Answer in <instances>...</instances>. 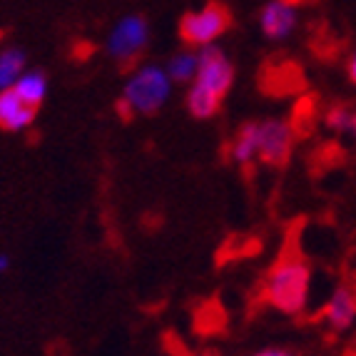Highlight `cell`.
Listing matches in <instances>:
<instances>
[{"label": "cell", "instance_id": "6da1fadb", "mask_svg": "<svg viewBox=\"0 0 356 356\" xmlns=\"http://www.w3.org/2000/svg\"><path fill=\"white\" fill-rule=\"evenodd\" d=\"M309 294H312V269L299 252H284L274 261L259 289L261 302L289 316L307 312Z\"/></svg>", "mask_w": 356, "mask_h": 356}, {"label": "cell", "instance_id": "7a4b0ae2", "mask_svg": "<svg viewBox=\"0 0 356 356\" xmlns=\"http://www.w3.org/2000/svg\"><path fill=\"white\" fill-rule=\"evenodd\" d=\"M172 80L165 67L157 65H137L130 70L122 97L118 102V113L122 118L135 115H154L160 113L165 102L172 95Z\"/></svg>", "mask_w": 356, "mask_h": 356}, {"label": "cell", "instance_id": "3957f363", "mask_svg": "<svg viewBox=\"0 0 356 356\" xmlns=\"http://www.w3.org/2000/svg\"><path fill=\"white\" fill-rule=\"evenodd\" d=\"M232 28V10L222 0H207L202 10L184 13L179 18V38L187 48H207Z\"/></svg>", "mask_w": 356, "mask_h": 356}, {"label": "cell", "instance_id": "277c9868", "mask_svg": "<svg viewBox=\"0 0 356 356\" xmlns=\"http://www.w3.org/2000/svg\"><path fill=\"white\" fill-rule=\"evenodd\" d=\"M149 40V25L143 15H127L113 28L107 38V53L122 67H137Z\"/></svg>", "mask_w": 356, "mask_h": 356}, {"label": "cell", "instance_id": "5b68a950", "mask_svg": "<svg viewBox=\"0 0 356 356\" xmlns=\"http://www.w3.org/2000/svg\"><path fill=\"white\" fill-rule=\"evenodd\" d=\"M259 127V162L269 167L286 165L294 147V127L280 118H269L257 122Z\"/></svg>", "mask_w": 356, "mask_h": 356}, {"label": "cell", "instance_id": "8992f818", "mask_svg": "<svg viewBox=\"0 0 356 356\" xmlns=\"http://www.w3.org/2000/svg\"><path fill=\"white\" fill-rule=\"evenodd\" d=\"M195 83L225 100L232 83H234V65L229 63L225 50L217 45L200 48V70H197Z\"/></svg>", "mask_w": 356, "mask_h": 356}, {"label": "cell", "instance_id": "52a82bcc", "mask_svg": "<svg viewBox=\"0 0 356 356\" xmlns=\"http://www.w3.org/2000/svg\"><path fill=\"white\" fill-rule=\"evenodd\" d=\"M321 321L332 329L334 334L349 332L356 324V286L354 284H339L332 291V297L324 304Z\"/></svg>", "mask_w": 356, "mask_h": 356}, {"label": "cell", "instance_id": "ba28073f", "mask_svg": "<svg viewBox=\"0 0 356 356\" xmlns=\"http://www.w3.org/2000/svg\"><path fill=\"white\" fill-rule=\"evenodd\" d=\"M297 3H291V0H272V3L261 8L259 15L261 33L269 40H284V38H289L294 33V28H297Z\"/></svg>", "mask_w": 356, "mask_h": 356}, {"label": "cell", "instance_id": "9c48e42d", "mask_svg": "<svg viewBox=\"0 0 356 356\" xmlns=\"http://www.w3.org/2000/svg\"><path fill=\"white\" fill-rule=\"evenodd\" d=\"M38 107L28 105L13 88L0 90V130L25 132L35 122Z\"/></svg>", "mask_w": 356, "mask_h": 356}, {"label": "cell", "instance_id": "30bf717a", "mask_svg": "<svg viewBox=\"0 0 356 356\" xmlns=\"http://www.w3.org/2000/svg\"><path fill=\"white\" fill-rule=\"evenodd\" d=\"M229 160L239 167H252L259 162V127L257 122H244L229 143Z\"/></svg>", "mask_w": 356, "mask_h": 356}, {"label": "cell", "instance_id": "8fae6325", "mask_svg": "<svg viewBox=\"0 0 356 356\" xmlns=\"http://www.w3.org/2000/svg\"><path fill=\"white\" fill-rule=\"evenodd\" d=\"M222 107V97H217L214 92L204 90L202 85L190 83V90H187V110L195 120H209L220 113Z\"/></svg>", "mask_w": 356, "mask_h": 356}, {"label": "cell", "instance_id": "7c38bea8", "mask_svg": "<svg viewBox=\"0 0 356 356\" xmlns=\"http://www.w3.org/2000/svg\"><path fill=\"white\" fill-rule=\"evenodd\" d=\"M13 90H15L28 105L38 107V105H42V100L48 95V77L40 70H25L23 75L18 77V83L13 85Z\"/></svg>", "mask_w": 356, "mask_h": 356}, {"label": "cell", "instance_id": "4fadbf2b", "mask_svg": "<svg viewBox=\"0 0 356 356\" xmlns=\"http://www.w3.org/2000/svg\"><path fill=\"white\" fill-rule=\"evenodd\" d=\"M165 70L172 83H195L197 70H200V53L184 50V53L172 55V60L167 63Z\"/></svg>", "mask_w": 356, "mask_h": 356}, {"label": "cell", "instance_id": "5bb4252c", "mask_svg": "<svg viewBox=\"0 0 356 356\" xmlns=\"http://www.w3.org/2000/svg\"><path fill=\"white\" fill-rule=\"evenodd\" d=\"M25 72V53L18 48L0 50V90H8L18 83Z\"/></svg>", "mask_w": 356, "mask_h": 356}, {"label": "cell", "instance_id": "9a60e30c", "mask_svg": "<svg viewBox=\"0 0 356 356\" xmlns=\"http://www.w3.org/2000/svg\"><path fill=\"white\" fill-rule=\"evenodd\" d=\"M252 356H297L294 351H289V349H282V346H269V349H261V351H257V354H252Z\"/></svg>", "mask_w": 356, "mask_h": 356}, {"label": "cell", "instance_id": "2e32d148", "mask_svg": "<svg viewBox=\"0 0 356 356\" xmlns=\"http://www.w3.org/2000/svg\"><path fill=\"white\" fill-rule=\"evenodd\" d=\"M344 137H349L351 143L356 145V110H354V115H351V122H349V127H346Z\"/></svg>", "mask_w": 356, "mask_h": 356}, {"label": "cell", "instance_id": "e0dca14e", "mask_svg": "<svg viewBox=\"0 0 356 356\" xmlns=\"http://www.w3.org/2000/svg\"><path fill=\"white\" fill-rule=\"evenodd\" d=\"M349 77H351V83L356 85V53L351 55V60H349Z\"/></svg>", "mask_w": 356, "mask_h": 356}, {"label": "cell", "instance_id": "ac0fdd59", "mask_svg": "<svg viewBox=\"0 0 356 356\" xmlns=\"http://www.w3.org/2000/svg\"><path fill=\"white\" fill-rule=\"evenodd\" d=\"M8 269H10V257L0 254V272H8Z\"/></svg>", "mask_w": 356, "mask_h": 356}, {"label": "cell", "instance_id": "d6986e66", "mask_svg": "<svg viewBox=\"0 0 356 356\" xmlns=\"http://www.w3.org/2000/svg\"><path fill=\"white\" fill-rule=\"evenodd\" d=\"M192 356H217V354H212V351H197V354H192Z\"/></svg>", "mask_w": 356, "mask_h": 356}]
</instances>
